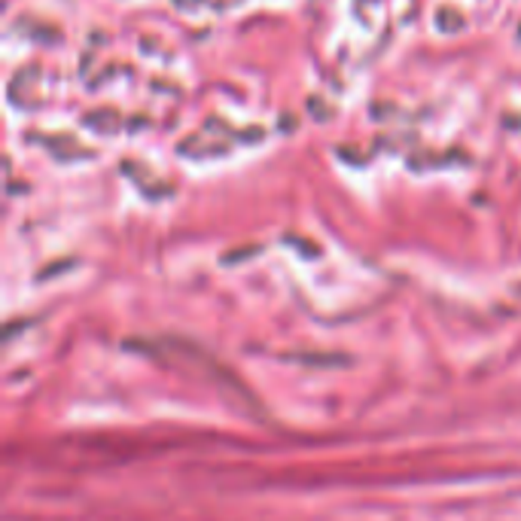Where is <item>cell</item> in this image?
Returning a JSON list of instances; mask_svg holds the SVG:
<instances>
[{
    "mask_svg": "<svg viewBox=\"0 0 521 521\" xmlns=\"http://www.w3.org/2000/svg\"><path fill=\"white\" fill-rule=\"evenodd\" d=\"M86 125L101 128V132H116V128H119V116L114 114V110H101V114H89V116H86Z\"/></svg>",
    "mask_w": 521,
    "mask_h": 521,
    "instance_id": "1",
    "label": "cell"
},
{
    "mask_svg": "<svg viewBox=\"0 0 521 521\" xmlns=\"http://www.w3.org/2000/svg\"><path fill=\"white\" fill-rule=\"evenodd\" d=\"M436 19H445V22H436V25L443 28V31H458V28H463V15H458L454 10H439Z\"/></svg>",
    "mask_w": 521,
    "mask_h": 521,
    "instance_id": "2",
    "label": "cell"
}]
</instances>
